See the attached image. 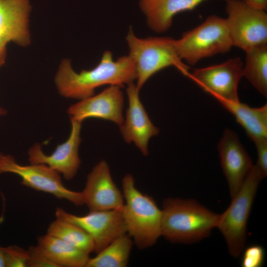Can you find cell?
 I'll list each match as a JSON object with an SVG mask.
<instances>
[{"label": "cell", "mask_w": 267, "mask_h": 267, "mask_svg": "<svg viewBox=\"0 0 267 267\" xmlns=\"http://www.w3.org/2000/svg\"><path fill=\"white\" fill-rule=\"evenodd\" d=\"M139 92L134 83L128 85V108L120 129L124 140L128 143H134L146 156L149 153L148 141L158 134L159 130L149 119L140 100Z\"/></svg>", "instance_id": "5bb4252c"}, {"label": "cell", "mask_w": 267, "mask_h": 267, "mask_svg": "<svg viewBox=\"0 0 267 267\" xmlns=\"http://www.w3.org/2000/svg\"><path fill=\"white\" fill-rule=\"evenodd\" d=\"M0 267H5L3 251L1 246H0Z\"/></svg>", "instance_id": "f1b7e54d"}, {"label": "cell", "mask_w": 267, "mask_h": 267, "mask_svg": "<svg viewBox=\"0 0 267 267\" xmlns=\"http://www.w3.org/2000/svg\"><path fill=\"white\" fill-rule=\"evenodd\" d=\"M121 88L110 85L99 93L71 105L67 110L70 119L82 123L87 118H99L110 121L120 127L124 120V97Z\"/></svg>", "instance_id": "7c38bea8"}, {"label": "cell", "mask_w": 267, "mask_h": 267, "mask_svg": "<svg viewBox=\"0 0 267 267\" xmlns=\"http://www.w3.org/2000/svg\"><path fill=\"white\" fill-rule=\"evenodd\" d=\"M207 0H140L139 6L148 27L157 33L164 32L172 26L177 14L194 9Z\"/></svg>", "instance_id": "e0dca14e"}, {"label": "cell", "mask_w": 267, "mask_h": 267, "mask_svg": "<svg viewBox=\"0 0 267 267\" xmlns=\"http://www.w3.org/2000/svg\"><path fill=\"white\" fill-rule=\"evenodd\" d=\"M176 44L180 59L191 65L203 58L226 53L233 46L226 19L215 15L183 33Z\"/></svg>", "instance_id": "8992f818"}, {"label": "cell", "mask_w": 267, "mask_h": 267, "mask_svg": "<svg viewBox=\"0 0 267 267\" xmlns=\"http://www.w3.org/2000/svg\"><path fill=\"white\" fill-rule=\"evenodd\" d=\"M248 4L254 7L265 10L267 8V0H243Z\"/></svg>", "instance_id": "4316f807"}, {"label": "cell", "mask_w": 267, "mask_h": 267, "mask_svg": "<svg viewBox=\"0 0 267 267\" xmlns=\"http://www.w3.org/2000/svg\"><path fill=\"white\" fill-rule=\"evenodd\" d=\"M7 43L0 39V67L4 63L6 55V45Z\"/></svg>", "instance_id": "83f0119b"}, {"label": "cell", "mask_w": 267, "mask_h": 267, "mask_svg": "<svg viewBox=\"0 0 267 267\" xmlns=\"http://www.w3.org/2000/svg\"><path fill=\"white\" fill-rule=\"evenodd\" d=\"M122 209L90 211L88 214L79 216L57 207L55 214L56 218L72 222L85 230L92 238L94 253L97 254L116 238L127 233Z\"/></svg>", "instance_id": "30bf717a"}, {"label": "cell", "mask_w": 267, "mask_h": 267, "mask_svg": "<svg viewBox=\"0 0 267 267\" xmlns=\"http://www.w3.org/2000/svg\"><path fill=\"white\" fill-rule=\"evenodd\" d=\"M232 114L254 142L267 138V105L254 108L238 102L219 101Z\"/></svg>", "instance_id": "d6986e66"}, {"label": "cell", "mask_w": 267, "mask_h": 267, "mask_svg": "<svg viewBox=\"0 0 267 267\" xmlns=\"http://www.w3.org/2000/svg\"><path fill=\"white\" fill-rule=\"evenodd\" d=\"M243 67L240 58H231L219 64L196 69L187 77L218 101L238 102V86L243 77Z\"/></svg>", "instance_id": "9c48e42d"}, {"label": "cell", "mask_w": 267, "mask_h": 267, "mask_svg": "<svg viewBox=\"0 0 267 267\" xmlns=\"http://www.w3.org/2000/svg\"><path fill=\"white\" fill-rule=\"evenodd\" d=\"M5 267H27L28 252L19 246L2 247Z\"/></svg>", "instance_id": "603a6c76"}, {"label": "cell", "mask_w": 267, "mask_h": 267, "mask_svg": "<svg viewBox=\"0 0 267 267\" xmlns=\"http://www.w3.org/2000/svg\"><path fill=\"white\" fill-rule=\"evenodd\" d=\"M263 176L254 165L228 207L222 214L217 227L224 237L229 254L239 256L244 248L247 225L259 184Z\"/></svg>", "instance_id": "5b68a950"}, {"label": "cell", "mask_w": 267, "mask_h": 267, "mask_svg": "<svg viewBox=\"0 0 267 267\" xmlns=\"http://www.w3.org/2000/svg\"><path fill=\"white\" fill-rule=\"evenodd\" d=\"M134 245L128 233L123 234L97 253L95 257L89 258L86 267H127Z\"/></svg>", "instance_id": "ffe728a7"}, {"label": "cell", "mask_w": 267, "mask_h": 267, "mask_svg": "<svg viewBox=\"0 0 267 267\" xmlns=\"http://www.w3.org/2000/svg\"><path fill=\"white\" fill-rule=\"evenodd\" d=\"M7 173L19 176L21 183L25 186L65 199L77 206L84 205L82 192L66 188L59 174L47 165H20L12 156L0 153V174Z\"/></svg>", "instance_id": "52a82bcc"}, {"label": "cell", "mask_w": 267, "mask_h": 267, "mask_svg": "<svg viewBox=\"0 0 267 267\" xmlns=\"http://www.w3.org/2000/svg\"><path fill=\"white\" fill-rule=\"evenodd\" d=\"M265 251L260 245H252L247 247L242 256V267H261L264 264Z\"/></svg>", "instance_id": "cb8c5ba5"}, {"label": "cell", "mask_w": 267, "mask_h": 267, "mask_svg": "<svg viewBox=\"0 0 267 267\" xmlns=\"http://www.w3.org/2000/svg\"><path fill=\"white\" fill-rule=\"evenodd\" d=\"M136 79L135 63L129 55L114 60L112 52L106 50L95 67L80 73L74 70L70 59H63L54 81L62 96L82 100L94 95L95 89L99 87L109 85L122 88Z\"/></svg>", "instance_id": "6da1fadb"}, {"label": "cell", "mask_w": 267, "mask_h": 267, "mask_svg": "<svg viewBox=\"0 0 267 267\" xmlns=\"http://www.w3.org/2000/svg\"><path fill=\"white\" fill-rule=\"evenodd\" d=\"M218 150L230 195L232 198L254 165L237 134L231 130L226 129L224 130L218 143Z\"/></svg>", "instance_id": "9a60e30c"}, {"label": "cell", "mask_w": 267, "mask_h": 267, "mask_svg": "<svg viewBox=\"0 0 267 267\" xmlns=\"http://www.w3.org/2000/svg\"><path fill=\"white\" fill-rule=\"evenodd\" d=\"M122 209L127 233L139 249L153 246L161 236V210L151 196L139 191L131 174L122 179Z\"/></svg>", "instance_id": "3957f363"}, {"label": "cell", "mask_w": 267, "mask_h": 267, "mask_svg": "<svg viewBox=\"0 0 267 267\" xmlns=\"http://www.w3.org/2000/svg\"><path fill=\"white\" fill-rule=\"evenodd\" d=\"M246 52L244 76L263 95L267 96V44L254 46Z\"/></svg>", "instance_id": "44dd1931"}, {"label": "cell", "mask_w": 267, "mask_h": 267, "mask_svg": "<svg viewBox=\"0 0 267 267\" xmlns=\"http://www.w3.org/2000/svg\"><path fill=\"white\" fill-rule=\"evenodd\" d=\"M37 246L57 267H86L90 258L88 253L47 233L38 238Z\"/></svg>", "instance_id": "ac0fdd59"}, {"label": "cell", "mask_w": 267, "mask_h": 267, "mask_svg": "<svg viewBox=\"0 0 267 267\" xmlns=\"http://www.w3.org/2000/svg\"><path fill=\"white\" fill-rule=\"evenodd\" d=\"M81 192L84 204L90 211L122 209L124 205L123 193L114 182L104 160L98 162L89 174Z\"/></svg>", "instance_id": "4fadbf2b"}, {"label": "cell", "mask_w": 267, "mask_h": 267, "mask_svg": "<svg viewBox=\"0 0 267 267\" xmlns=\"http://www.w3.org/2000/svg\"><path fill=\"white\" fill-rule=\"evenodd\" d=\"M6 111L4 109L0 107V117L6 114Z\"/></svg>", "instance_id": "f546056e"}, {"label": "cell", "mask_w": 267, "mask_h": 267, "mask_svg": "<svg viewBox=\"0 0 267 267\" xmlns=\"http://www.w3.org/2000/svg\"><path fill=\"white\" fill-rule=\"evenodd\" d=\"M257 152V161L255 165L264 178L267 176V138L254 142Z\"/></svg>", "instance_id": "484cf974"}, {"label": "cell", "mask_w": 267, "mask_h": 267, "mask_svg": "<svg viewBox=\"0 0 267 267\" xmlns=\"http://www.w3.org/2000/svg\"><path fill=\"white\" fill-rule=\"evenodd\" d=\"M161 213V236L173 243L191 244L208 237L220 218L192 199L166 198Z\"/></svg>", "instance_id": "7a4b0ae2"}, {"label": "cell", "mask_w": 267, "mask_h": 267, "mask_svg": "<svg viewBox=\"0 0 267 267\" xmlns=\"http://www.w3.org/2000/svg\"><path fill=\"white\" fill-rule=\"evenodd\" d=\"M71 130L66 141L58 145L50 155L45 154L39 143L34 144L28 151L31 164H44L61 174L67 180L72 179L76 175L81 163L79 147L82 122L71 120Z\"/></svg>", "instance_id": "8fae6325"}, {"label": "cell", "mask_w": 267, "mask_h": 267, "mask_svg": "<svg viewBox=\"0 0 267 267\" xmlns=\"http://www.w3.org/2000/svg\"><path fill=\"white\" fill-rule=\"evenodd\" d=\"M126 39L129 49L128 55L135 63V86L139 91L150 77L168 67L174 66L188 76V67L178 55L176 40L168 37L139 38L131 28Z\"/></svg>", "instance_id": "277c9868"}, {"label": "cell", "mask_w": 267, "mask_h": 267, "mask_svg": "<svg viewBox=\"0 0 267 267\" xmlns=\"http://www.w3.org/2000/svg\"><path fill=\"white\" fill-rule=\"evenodd\" d=\"M47 234L62 239L89 255L94 252L91 236L82 228L69 222L56 218L48 226Z\"/></svg>", "instance_id": "7402d4cb"}, {"label": "cell", "mask_w": 267, "mask_h": 267, "mask_svg": "<svg viewBox=\"0 0 267 267\" xmlns=\"http://www.w3.org/2000/svg\"><path fill=\"white\" fill-rule=\"evenodd\" d=\"M226 18L233 46L245 51L267 44V14L243 0H225Z\"/></svg>", "instance_id": "ba28073f"}, {"label": "cell", "mask_w": 267, "mask_h": 267, "mask_svg": "<svg viewBox=\"0 0 267 267\" xmlns=\"http://www.w3.org/2000/svg\"><path fill=\"white\" fill-rule=\"evenodd\" d=\"M28 252V267H57L38 248L37 246H30Z\"/></svg>", "instance_id": "d4e9b609"}, {"label": "cell", "mask_w": 267, "mask_h": 267, "mask_svg": "<svg viewBox=\"0 0 267 267\" xmlns=\"http://www.w3.org/2000/svg\"><path fill=\"white\" fill-rule=\"evenodd\" d=\"M29 0H0V39L26 47L31 43Z\"/></svg>", "instance_id": "2e32d148"}]
</instances>
